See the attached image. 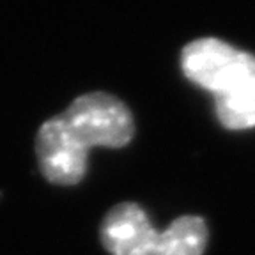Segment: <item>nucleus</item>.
Instances as JSON below:
<instances>
[{"mask_svg": "<svg viewBox=\"0 0 255 255\" xmlns=\"http://www.w3.org/2000/svg\"><path fill=\"white\" fill-rule=\"evenodd\" d=\"M207 238V225L200 216H181L165 232H158L152 255H202Z\"/></svg>", "mask_w": 255, "mask_h": 255, "instance_id": "6", "label": "nucleus"}, {"mask_svg": "<svg viewBox=\"0 0 255 255\" xmlns=\"http://www.w3.org/2000/svg\"><path fill=\"white\" fill-rule=\"evenodd\" d=\"M101 243L110 255H152L158 232L135 202L112 207L101 223Z\"/></svg>", "mask_w": 255, "mask_h": 255, "instance_id": "4", "label": "nucleus"}, {"mask_svg": "<svg viewBox=\"0 0 255 255\" xmlns=\"http://www.w3.org/2000/svg\"><path fill=\"white\" fill-rule=\"evenodd\" d=\"M87 152L60 114L44 121L37 129V163L46 181L52 184H78L87 172Z\"/></svg>", "mask_w": 255, "mask_h": 255, "instance_id": "2", "label": "nucleus"}, {"mask_svg": "<svg viewBox=\"0 0 255 255\" xmlns=\"http://www.w3.org/2000/svg\"><path fill=\"white\" fill-rule=\"evenodd\" d=\"M60 116L87 151L91 147H124L135 135L129 108L108 92L78 96Z\"/></svg>", "mask_w": 255, "mask_h": 255, "instance_id": "1", "label": "nucleus"}, {"mask_svg": "<svg viewBox=\"0 0 255 255\" xmlns=\"http://www.w3.org/2000/svg\"><path fill=\"white\" fill-rule=\"evenodd\" d=\"M216 117L227 129L255 128V55L241 52L216 87Z\"/></svg>", "mask_w": 255, "mask_h": 255, "instance_id": "3", "label": "nucleus"}, {"mask_svg": "<svg viewBox=\"0 0 255 255\" xmlns=\"http://www.w3.org/2000/svg\"><path fill=\"white\" fill-rule=\"evenodd\" d=\"M238 48L216 37H200L188 43L181 52V69L190 82L213 92L220 80L236 62Z\"/></svg>", "mask_w": 255, "mask_h": 255, "instance_id": "5", "label": "nucleus"}]
</instances>
